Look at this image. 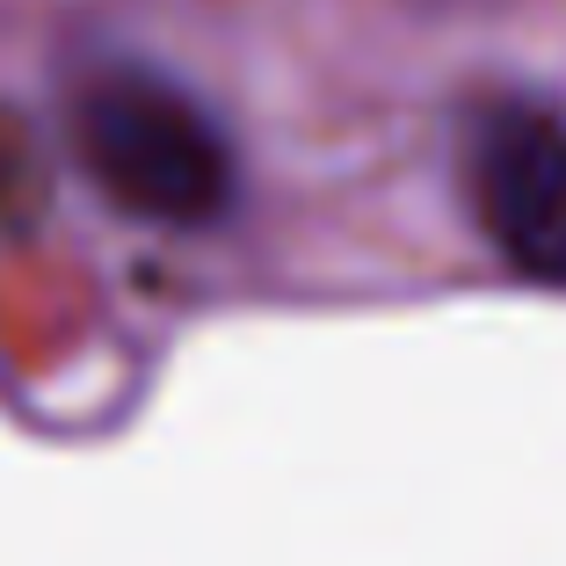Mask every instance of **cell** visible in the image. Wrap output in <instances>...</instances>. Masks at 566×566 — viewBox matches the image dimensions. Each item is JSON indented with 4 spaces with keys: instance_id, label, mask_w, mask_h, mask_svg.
<instances>
[{
    "instance_id": "6da1fadb",
    "label": "cell",
    "mask_w": 566,
    "mask_h": 566,
    "mask_svg": "<svg viewBox=\"0 0 566 566\" xmlns=\"http://www.w3.org/2000/svg\"><path fill=\"white\" fill-rule=\"evenodd\" d=\"M73 146L102 197L160 226H203L233 197V153L189 95L153 73H102L73 109Z\"/></svg>"
},
{
    "instance_id": "7a4b0ae2",
    "label": "cell",
    "mask_w": 566,
    "mask_h": 566,
    "mask_svg": "<svg viewBox=\"0 0 566 566\" xmlns=\"http://www.w3.org/2000/svg\"><path fill=\"white\" fill-rule=\"evenodd\" d=\"M472 197L494 248L523 276H566V124L552 109H501L480 132Z\"/></svg>"
}]
</instances>
